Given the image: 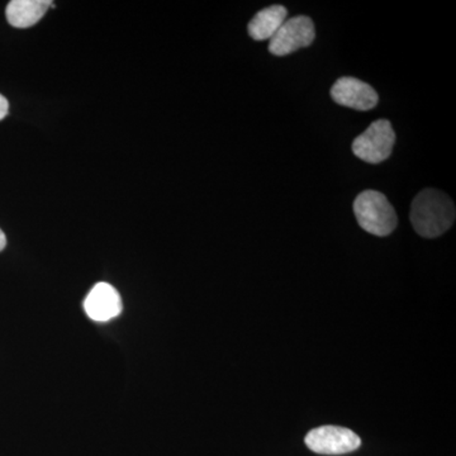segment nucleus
Instances as JSON below:
<instances>
[{"mask_svg":"<svg viewBox=\"0 0 456 456\" xmlns=\"http://www.w3.org/2000/svg\"><path fill=\"white\" fill-rule=\"evenodd\" d=\"M454 202L437 189L419 191L411 206V224L419 236L435 239L445 233L455 222Z\"/></svg>","mask_w":456,"mask_h":456,"instance_id":"f257e3e1","label":"nucleus"},{"mask_svg":"<svg viewBox=\"0 0 456 456\" xmlns=\"http://www.w3.org/2000/svg\"><path fill=\"white\" fill-rule=\"evenodd\" d=\"M354 213L359 226L374 236H388L398 224L397 213L380 191H365L356 197Z\"/></svg>","mask_w":456,"mask_h":456,"instance_id":"f03ea898","label":"nucleus"},{"mask_svg":"<svg viewBox=\"0 0 456 456\" xmlns=\"http://www.w3.org/2000/svg\"><path fill=\"white\" fill-rule=\"evenodd\" d=\"M395 134L391 122L378 119L371 123L364 134L353 142V152L360 160L369 164H379L392 155Z\"/></svg>","mask_w":456,"mask_h":456,"instance_id":"7ed1b4c3","label":"nucleus"},{"mask_svg":"<svg viewBox=\"0 0 456 456\" xmlns=\"http://www.w3.org/2000/svg\"><path fill=\"white\" fill-rule=\"evenodd\" d=\"M316 37L314 20L307 16H296L285 20L274 37L269 41V53L287 56L303 47L311 46Z\"/></svg>","mask_w":456,"mask_h":456,"instance_id":"20e7f679","label":"nucleus"},{"mask_svg":"<svg viewBox=\"0 0 456 456\" xmlns=\"http://www.w3.org/2000/svg\"><path fill=\"white\" fill-rule=\"evenodd\" d=\"M305 445L321 455H342L355 452L362 440L355 432L340 426H322L308 432Z\"/></svg>","mask_w":456,"mask_h":456,"instance_id":"39448f33","label":"nucleus"},{"mask_svg":"<svg viewBox=\"0 0 456 456\" xmlns=\"http://www.w3.org/2000/svg\"><path fill=\"white\" fill-rule=\"evenodd\" d=\"M331 97L340 106L356 110H370L379 102L373 86L353 77H340L331 89Z\"/></svg>","mask_w":456,"mask_h":456,"instance_id":"423d86ee","label":"nucleus"},{"mask_svg":"<svg viewBox=\"0 0 456 456\" xmlns=\"http://www.w3.org/2000/svg\"><path fill=\"white\" fill-rule=\"evenodd\" d=\"M84 310L93 321L107 322L121 314V296L112 285L98 283L84 301Z\"/></svg>","mask_w":456,"mask_h":456,"instance_id":"0eeeda50","label":"nucleus"},{"mask_svg":"<svg viewBox=\"0 0 456 456\" xmlns=\"http://www.w3.org/2000/svg\"><path fill=\"white\" fill-rule=\"evenodd\" d=\"M51 5V0H12L5 14L9 25L16 28H28L40 22Z\"/></svg>","mask_w":456,"mask_h":456,"instance_id":"6e6552de","label":"nucleus"},{"mask_svg":"<svg viewBox=\"0 0 456 456\" xmlns=\"http://www.w3.org/2000/svg\"><path fill=\"white\" fill-rule=\"evenodd\" d=\"M288 11L283 5H272L255 14L248 23V32L256 41L272 40L287 20Z\"/></svg>","mask_w":456,"mask_h":456,"instance_id":"1a4fd4ad","label":"nucleus"},{"mask_svg":"<svg viewBox=\"0 0 456 456\" xmlns=\"http://www.w3.org/2000/svg\"><path fill=\"white\" fill-rule=\"evenodd\" d=\"M8 112H9L8 101L4 97H3L2 94H0V121H2V119H4L5 117H7Z\"/></svg>","mask_w":456,"mask_h":456,"instance_id":"9d476101","label":"nucleus"},{"mask_svg":"<svg viewBox=\"0 0 456 456\" xmlns=\"http://www.w3.org/2000/svg\"><path fill=\"white\" fill-rule=\"evenodd\" d=\"M5 246H7V237H5L4 232L0 230V251L4 250Z\"/></svg>","mask_w":456,"mask_h":456,"instance_id":"9b49d317","label":"nucleus"}]
</instances>
